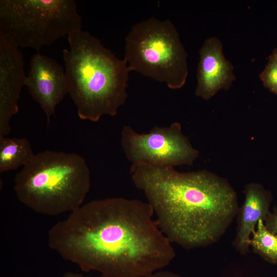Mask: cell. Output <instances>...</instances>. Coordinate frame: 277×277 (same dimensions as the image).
<instances>
[{
  "label": "cell",
  "mask_w": 277,
  "mask_h": 277,
  "mask_svg": "<svg viewBox=\"0 0 277 277\" xmlns=\"http://www.w3.org/2000/svg\"><path fill=\"white\" fill-rule=\"evenodd\" d=\"M30 66L25 86L49 123L56 107L68 93L65 70L56 61L39 52L31 57Z\"/></svg>",
  "instance_id": "obj_9"
},
{
  "label": "cell",
  "mask_w": 277,
  "mask_h": 277,
  "mask_svg": "<svg viewBox=\"0 0 277 277\" xmlns=\"http://www.w3.org/2000/svg\"><path fill=\"white\" fill-rule=\"evenodd\" d=\"M34 155L30 142L26 138H0V173L24 167Z\"/></svg>",
  "instance_id": "obj_12"
},
{
  "label": "cell",
  "mask_w": 277,
  "mask_h": 277,
  "mask_svg": "<svg viewBox=\"0 0 277 277\" xmlns=\"http://www.w3.org/2000/svg\"><path fill=\"white\" fill-rule=\"evenodd\" d=\"M216 37L206 39L199 51L196 96L209 100L221 90H228L235 80L234 68L225 57Z\"/></svg>",
  "instance_id": "obj_10"
},
{
  "label": "cell",
  "mask_w": 277,
  "mask_h": 277,
  "mask_svg": "<svg viewBox=\"0 0 277 277\" xmlns=\"http://www.w3.org/2000/svg\"><path fill=\"white\" fill-rule=\"evenodd\" d=\"M121 144L130 170L142 165L173 167L191 165L199 151L182 130L180 123L168 127H154L148 133H139L125 125L121 132Z\"/></svg>",
  "instance_id": "obj_7"
},
{
  "label": "cell",
  "mask_w": 277,
  "mask_h": 277,
  "mask_svg": "<svg viewBox=\"0 0 277 277\" xmlns=\"http://www.w3.org/2000/svg\"><path fill=\"white\" fill-rule=\"evenodd\" d=\"M148 277H185L167 270H159L153 273Z\"/></svg>",
  "instance_id": "obj_16"
},
{
  "label": "cell",
  "mask_w": 277,
  "mask_h": 277,
  "mask_svg": "<svg viewBox=\"0 0 277 277\" xmlns=\"http://www.w3.org/2000/svg\"><path fill=\"white\" fill-rule=\"evenodd\" d=\"M148 203L122 197L94 200L55 224L49 247L100 277H148L175 256Z\"/></svg>",
  "instance_id": "obj_1"
},
{
  "label": "cell",
  "mask_w": 277,
  "mask_h": 277,
  "mask_svg": "<svg viewBox=\"0 0 277 277\" xmlns=\"http://www.w3.org/2000/svg\"><path fill=\"white\" fill-rule=\"evenodd\" d=\"M90 181L81 155L47 150L35 154L16 173L14 190L18 201L33 211L56 215L81 206Z\"/></svg>",
  "instance_id": "obj_4"
},
{
  "label": "cell",
  "mask_w": 277,
  "mask_h": 277,
  "mask_svg": "<svg viewBox=\"0 0 277 277\" xmlns=\"http://www.w3.org/2000/svg\"><path fill=\"white\" fill-rule=\"evenodd\" d=\"M188 55L169 19L153 17L134 24L125 38L124 60L131 71L182 88L188 73Z\"/></svg>",
  "instance_id": "obj_5"
},
{
  "label": "cell",
  "mask_w": 277,
  "mask_h": 277,
  "mask_svg": "<svg viewBox=\"0 0 277 277\" xmlns=\"http://www.w3.org/2000/svg\"><path fill=\"white\" fill-rule=\"evenodd\" d=\"M81 29L74 0L0 1V29L18 47L39 52L42 47Z\"/></svg>",
  "instance_id": "obj_6"
},
{
  "label": "cell",
  "mask_w": 277,
  "mask_h": 277,
  "mask_svg": "<svg viewBox=\"0 0 277 277\" xmlns=\"http://www.w3.org/2000/svg\"><path fill=\"white\" fill-rule=\"evenodd\" d=\"M62 277H90L86 275H84L82 274L78 273H75L73 272H67L65 273ZM100 277V276H98Z\"/></svg>",
  "instance_id": "obj_17"
},
{
  "label": "cell",
  "mask_w": 277,
  "mask_h": 277,
  "mask_svg": "<svg viewBox=\"0 0 277 277\" xmlns=\"http://www.w3.org/2000/svg\"><path fill=\"white\" fill-rule=\"evenodd\" d=\"M259 77L264 86L277 95V48L272 51Z\"/></svg>",
  "instance_id": "obj_14"
},
{
  "label": "cell",
  "mask_w": 277,
  "mask_h": 277,
  "mask_svg": "<svg viewBox=\"0 0 277 277\" xmlns=\"http://www.w3.org/2000/svg\"><path fill=\"white\" fill-rule=\"evenodd\" d=\"M250 246L265 261L277 265V234L268 230L262 220L252 233Z\"/></svg>",
  "instance_id": "obj_13"
},
{
  "label": "cell",
  "mask_w": 277,
  "mask_h": 277,
  "mask_svg": "<svg viewBox=\"0 0 277 277\" xmlns=\"http://www.w3.org/2000/svg\"><path fill=\"white\" fill-rule=\"evenodd\" d=\"M63 50L68 94L83 120L97 122L115 116L124 105L129 73L126 62L105 48L96 37L80 30L68 36Z\"/></svg>",
  "instance_id": "obj_3"
},
{
  "label": "cell",
  "mask_w": 277,
  "mask_h": 277,
  "mask_svg": "<svg viewBox=\"0 0 277 277\" xmlns=\"http://www.w3.org/2000/svg\"><path fill=\"white\" fill-rule=\"evenodd\" d=\"M18 46L0 29V138L11 132L10 121L18 112V102L27 75Z\"/></svg>",
  "instance_id": "obj_8"
},
{
  "label": "cell",
  "mask_w": 277,
  "mask_h": 277,
  "mask_svg": "<svg viewBox=\"0 0 277 277\" xmlns=\"http://www.w3.org/2000/svg\"><path fill=\"white\" fill-rule=\"evenodd\" d=\"M264 222L268 230L277 234V207H273Z\"/></svg>",
  "instance_id": "obj_15"
},
{
  "label": "cell",
  "mask_w": 277,
  "mask_h": 277,
  "mask_svg": "<svg viewBox=\"0 0 277 277\" xmlns=\"http://www.w3.org/2000/svg\"><path fill=\"white\" fill-rule=\"evenodd\" d=\"M244 202L239 208L236 215L237 227L233 246L241 254L249 251L252 233L259 220L264 222L270 212L272 201L270 191L261 184L250 183L245 186Z\"/></svg>",
  "instance_id": "obj_11"
},
{
  "label": "cell",
  "mask_w": 277,
  "mask_h": 277,
  "mask_svg": "<svg viewBox=\"0 0 277 277\" xmlns=\"http://www.w3.org/2000/svg\"><path fill=\"white\" fill-rule=\"evenodd\" d=\"M253 277H259V276H253Z\"/></svg>",
  "instance_id": "obj_18"
},
{
  "label": "cell",
  "mask_w": 277,
  "mask_h": 277,
  "mask_svg": "<svg viewBox=\"0 0 277 277\" xmlns=\"http://www.w3.org/2000/svg\"><path fill=\"white\" fill-rule=\"evenodd\" d=\"M130 172L160 230L185 249L217 243L236 216L235 190L226 179L207 170L181 172L173 167L142 165Z\"/></svg>",
  "instance_id": "obj_2"
}]
</instances>
